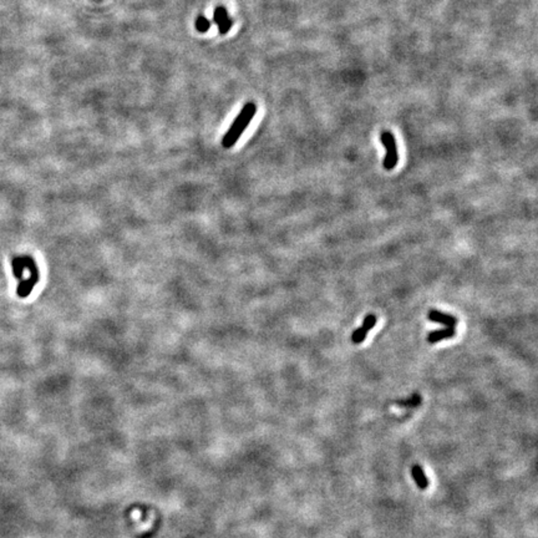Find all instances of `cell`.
Wrapping results in <instances>:
<instances>
[{
  "label": "cell",
  "mask_w": 538,
  "mask_h": 538,
  "mask_svg": "<svg viewBox=\"0 0 538 538\" xmlns=\"http://www.w3.org/2000/svg\"><path fill=\"white\" fill-rule=\"evenodd\" d=\"M257 112V106L253 102H247L244 105L243 109L241 110V112L238 113V116L235 119V121L232 122L229 128L227 130V132L224 133L223 139H222V146L224 148H230L236 145L237 141L239 140V137L243 134L245 128L248 127V125L252 122Z\"/></svg>",
  "instance_id": "1"
},
{
  "label": "cell",
  "mask_w": 538,
  "mask_h": 538,
  "mask_svg": "<svg viewBox=\"0 0 538 538\" xmlns=\"http://www.w3.org/2000/svg\"><path fill=\"white\" fill-rule=\"evenodd\" d=\"M380 140H381V143L385 147V157L382 166H384L387 171H393L397 166V163H399V152H397L395 136L391 132H389V131H384L381 133Z\"/></svg>",
  "instance_id": "2"
},
{
  "label": "cell",
  "mask_w": 538,
  "mask_h": 538,
  "mask_svg": "<svg viewBox=\"0 0 538 538\" xmlns=\"http://www.w3.org/2000/svg\"><path fill=\"white\" fill-rule=\"evenodd\" d=\"M213 22L217 25L219 34L226 35L229 33L230 28L233 25L232 17L228 15L227 9L224 7H217L215 9V13H213Z\"/></svg>",
  "instance_id": "3"
},
{
  "label": "cell",
  "mask_w": 538,
  "mask_h": 538,
  "mask_svg": "<svg viewBox=\"0 0 538 538\" xmlns=\"http://www.w3.org/2000/svg\"><path fill=\"white\" fill-rule=\"evenodd\" d=\"M428 318L430 321H434V323H437V324H443V325L449 326V328H455L458 323V319L456 317H454V315L446 314V313H443V312H438L436 311V309H431V311L428 313Z\"/></svg>",
  "instance_id": "4"
},
{
  "label": "cell",
  "mask_w": 538,
  "mask_h": 538,
  "mask_svg": "<svg viewBox=\"0 0 538 538\" xmlns=\"http://www.w3.org/2000/svg\"><path fill=\"white\" fill-rule=\"evenodd\" d=\"M455 335H456V329L446 326V328H444V329L434 330V332L429 333L426 340H428L430 344H435V343H438V341L445 340V339L454 338Z\"/></svg>",
  "instance_id": "5"
},
{
  "label": "cell",
  "mask_w": 538,
  "mask_h": 538,
  "mask_svg": "<svg viewBox=\"0 0 538 538\" xmlns=\"http://www.w3.org/2000/svg\"><path fill=\"white\" fill-rule=\"evenodd\" d=\"M412 477H414V481L415 484L417 485V487L420 488V490H426V488L429 487L430 482H429V478L426 477L425 472H424L422 467L420 466V465H415L414 467H412Z\"/></svg>",
  "instance_id": "6"
},
{
  "label": "cell",
  "mask_w": 538,
  "mask_h": 538,
  "mask_svg": "<svg viewBox=\"0 0 538 538\" xmlns=\"http://www.w3.org/2000/svg\"><path fill=\"white\" fill-rule=\"evenodd\" d=\"M37 280L39 279H36V278H34L31 276L29 277L26 280H20L19 285H17V291H16L17 295L22 298L28 297V295L31 293V291H33L34 285L37 283Z\"/></svg>",
  "instance_id": "7"
},
{
  "label": "cell",
  "mask_w": 538,
  "mask_h": 538,
  "mask_svg": "<svg viewBox=\"0 0 538 538\" xmlns=\"http://www.w3.org/2000/svg\"><path fill=\"white\" fill-rule=\"evenodd\" d=\"M11 264H13V273H14V276L17 278V280H22L23 272H24V264H23V262H22V259H20V257H14L13 262H11Z\"/></svg>",
  "instance_id": "8"
},
{
  "label": "cell",
  "mask_w": 538,
  "mask_h": 538,
  "mask_svg": "<svg viewBox=\"0 0 538 538\" xmlns=\"http://www.w3.org/2000/svg\"><path fill=\"white\" fill-rule=\"evenodd\" d=\"M195 25H196V29H197L198 31H201V33H206L207 30H209L210 22L204 15H198L197 19H196Z\"/></svg>",
  "instance_id": "9"
},
{
  "label": "cell",
  "mask_w": 538,
  "mask_h": 538,
  "mask_svg": "<svg viewBox=\"0 0 538 538\" xmlns=\"http://www.w3.org/2000/svg\"><path fill=\"white\" fill-rule=\"evenodd\" d=\"M367 335H368L367 330L362 328V326H360V328L354 330V333L352 334V341L354 344H361L362 341L367 339Z\"/></svg>",
  "instance_id": "10"
},
{
  "label": "cell",
  "mask_w": 538,
  "mask_h": 538,
  "mask_svg": "<svg viewBox=\"0 0 538 538\" xmlns=\"http://www.w3.org/2000/svg\"><path fill=\"white\" fill-rule=\"evenodd\" d=\"M376 321H378V318H376L375 314H368L367 317L364 318V320H362V328H364L365 330H367L368 333L370 332L371 329L375 326Z\"/></svg>",
  "instance_id": "11"
},
{
  "label": "cell",
  "mask_w": 538,
  "mask_h": 538,
  "mask_svg": "<svg viewBox=\"0 0 538 538\" xmlns=\"http://www.w3.org/2000/svg\"><path fill=\"white\" fill-rule=\"evenodd\" d=\"M420 402H421L420 395H414L411 399L405 400V401H396L395 404L400 406H416V405H419Z\"/></svg>",
  "instance_id": "12"
}]
</instances>
